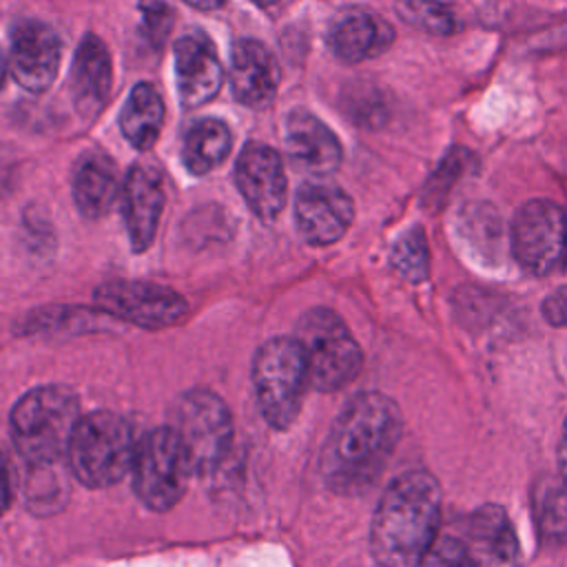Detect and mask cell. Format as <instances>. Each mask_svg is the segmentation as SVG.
<instances>
[{"label": "cell", "mask_w": 567, "mask_h": 567, "mask_svg": "<svg viewBox=\"0 0 567 567\" xmlns=\"http://www.w3.org/2000/svg\"><path fill=\"white\" fill-rule=\"evenodd\" d=\"M184 2L199 9V11H215V9L224 7L226 0H184Z\"/></svg>", "instance_id": "34"}, {"label": "cell", "mask_w": 567, "mask_h": 567, "mask_svg": "<svg viewBox=\"0 0 567 567\" xmlns=\"http://www.w3.org/2000/svg\"><path fill=\"white\" fill-rule=\"evenodd\" d=\"M135 434L131 423L115 412H91L80 419L69 452V470L93 489L120 483L135 463Z\"/></svg>", "instance_id": "4"}, {"label": "cell", "mask_w": 567, "mask_h": 567, "mask_svg": "<svg viewBox=\"0 0 567 567\" xmlns=\"http://www.w3.org/2000/svg\"><path fill=\"white\" fill-rule=\"evenodd\" d=\"M80 419V401L71 388L38 385L11 408L9 434L29 465H51L66 456Z\"/></svg>", "instance_id": "3"}, {"label": "cell", "mask_w": 567, "mask_h": 567, "mask_svg": "<svg viewBox=\"0 0 567 567\" xmlns=\"http://www.w3.org/2000/svg\"><path fill=\"white\" fill-rule=\"evenodd\" d=\"M235 184L261 221L277 219L286 204V173L275 148L248 142L235 162Z\"/></svg>", "instance_id": "12"}, {"label": "cell", "mask_w": 567, "mask_h": 567, "mask_svg": "<svg viewBox=\"0 0 567 567\" xmlns=\"http://www.w3.org/2000/svg\"><path fill=\"white\" fill-rule=\"evenodd\" d=\"M308 385V359L297 337H272L259 346L252 359V388L270 427L288 430L295 423Z\"/></svg>", "instance_id": "5"}, {"label": "cell", "mask_w": 567, "mask_h": 567, "mask_svg": "<svg viewBox=\"0 0 567 567\" xmlns=\"http://www.w3.org/2000/svg\"><path fill=\"white\" fill-rule=\"evenodd\" d=\"M512 252L534 275L560 268L567 259V210L551 199L525 202L512 219Z\"/></svg>", "instance_id": "9"}, {"label": "cell", "mask_w": 567, "mask_h": 567, "mask_svg": "<svg viewBox=\"0 0 567 567\" xmlns=\"http://www.w3.org/2000/svg\"><path fill=\"white\" fill-rule=\"evenodd\" d=\"M401 430V410L390 396L381 392L352 396L321 450L319 467L328 489L341 496L368 492L392 456Z\"/></svg>", "instance_id": "1"}, {"label": "cell", "mask_w": 567, "mask_h": 567, "mask_svg": "<svg viewBox=\"0 0 567 567\" xmlns=\"http://www.w3.org/2000/svg\"><path fill=\"white\" fill-rule=\"evenodd\" d=\"M532 509L543 543L554 545L567 536V485L563 478H538L532 494Z\"/></svg>", "instance_id": "24"}, {"label": "cell", "mask_w": 567, "mask_h": 567, "mask_svg": "<svg viewBox=\"0 0 567 567\" xmlns=\"http://www.w3.org/2000/svg\"><path fill=\"white\" fill-rule=\"evenodd\" d=\"M60 35L40 20H20L11 29L9 73L29 93L47 91L60 69Z\"/></svg>", "instance_id": "11"}, {"label": "cell", "mask_w": 567, "mask_h": 567, "mask_svg": "<svg viewBox=\"0 0 567 567\" xmlns=\"http://www.w3.org/2000/svg\"><path fill=\"white\" fill-rule=\"evenodd\" d=\"M113 84V62L106 44L89 33L75 49L73 66H71V97L75 111L93 120L102 113L104 104L109 102Z\"/></svg>", "instance_id": "20"}, {"label": "cell", "mask_w": 567, "mask_h": 567, "mask_svg": "<svg viewBox=\"0 0 567 567\" xmlns=\"http://www.w3.org/2000/svg\"><path fill=\"white\" fill-rule=\"evenodd\" d=\"M120 190V177L115 162L100 153L89 151L73 173V199L78 210L86 219H100L111 210Z\"/></svg>", "instance_id": "21"}, {"label": "cell", "mask_w": 567, "mask_h": 567, "mask_svg": "<svg viewBox=\"0 0 567 567\" xmlns=\"http://www.w3.org/2000/svg\"><path fill=\"white\" fill-rule=\"evenodd\" d=\"M140 13H142V33L151 47H162L168 38L175 11L171 0H140Z\"/></svg>", "instance_id": "29"}, {"label": "cell", "mask_w": 567, "mask_h": 567, "mask_svg": "<svg viewBox=\"0 0 567 567\" xmlns=\"http://www.w3.org/2000/svg\"><path fill=\"white\" fill-rule=\"evenodd\" d=\"M394 9L403 22L432 35H452L461 27L454 11L441 0H394Z\"/></svg>", "instance_id": "25"}, {"label": "cell", "mask_w": 567, "mask_h": 567, "mask_svg": "<svg viewBox=\"0 0 567 567\" xmlns=\"http://www.w3.org/2000/svg\"><path fill=\"white\" fill-rule=\"evenodd\" d=\"M461 221H463V235L467 237V241L476 252L487 257L498 255L503 228H501L498 215L489 206L485 204L467 206Z\"/></svg>", "instance_id": "26"}, {"label": "cell", "mask_w": 567, "mask_h": 567, "mask_svg": "<svg viewBox=\"0 0 567 567\" xmlns=\"http://www.w3.org/2000/svg\"><path fill=\"white\" fill-rule=\"evenodd\" d=\"M286 153L295 168L315 177L334 173L343 157L337 135L306 109H295L286 117Z\"/></svg>", "instance_id": "16"}, {"label": "cell", "mask_w": 567, "mask_h": 567, "mask_svg": "<svg viewBox=\"0 0 567 567\" xmlns=\"http://www.w3.org/2000/svg\"><path fill=\"white\" fill-rule=\"evenodd\" d=\"M390 264L410 281H423L430 272V252L425 233L416 226L405 233L392 248Z\"/></svg>", "instance_id": "27"}, {"label": "cell", "mask_w": 567, "mask_h": 567, "mask_svg": "<svg viewBox=\"0 0 567 567\" xmlns=\"http://www.w3.org/2000/svg\"><path fill=\"white\" fill-rule=\"evenodd\" d=\"M330 53L346 62L357 64L368 58L381 55L394 40L392 27L377 13L365 9H343L328 27Z\"/></svg>", "instance_id": "19"}, {"label": "cell", "mask_w": 567, "mask_h": 567, "mask_svg": "<svg viewBox=\"0 0 567 567\" xmlns=\"http://www.w3.org/2000/svg\"><path fill=\"white\" fill-rule=\"evenodd\" d=\"M230 146L233 135L221 120H197L184 135L182 164L193 175H206L228 157Z\"/></svg>", "instance_id": "23"}, {"label": "cell", "mask_w": 567, "mask_h": 567, "mask_svg": "<svg viewBox=\"0 0 567 567\" xmlns=\"http://www.w3.org/2000/svg\"><path fill=\"white\" fill-rule=\"evenodd\" d=\"M441 487L425 470L396 476L379 498L370 547L381 567H419L439 538Z\"/></svg>", "instance_id": "2"}, {"label": "cell", "mask_w": 567, "mask_h": 567, "mask_svg": "<svg viewBox=\"0 0 567 567\" xmlns=\"http://www.w3.org/2000/svg\"><path fill=\"white\" fill-rule=\"evenodd\" d=\"M131 472L140 503L153 512L173 509L182 501L190 474H195L182 441L168 425L151 430L137 443Z\"/></svg>", "instance_id": "8"}, {"label": "cell", "mask_w": 567, "mask_h": 567, "mask_svg": "<svg viewBox=\"0 0 567 567\" xmlns=\"http://www.w3.org/2000/svg\"><path fill=\"white\" fill-rule=\"evenodd\" d=\"M228 78L237 102L261 109L275 100L281 69L266 44L252 38H241L233 44Z\"/></svg>", "instance_id": "17"}, {"label": "cell", "mask_w": 567, "mask_h": 567, "mask_svg": "<svg viewBox=\"0 0 567 567\" xmlns=\"http://www.w3.org/2000/svg\"><path fill=\"white\" fill-rule=\"evenodd\" d=\"M558 472H560V478L563 483L567 485V419L563 423V430H560V439H558Z\"/></svg>", "instance_id": "33"}, {"label": "cell", "mask_w": 567, "mask_h": 567, "mask_svg": "<svg viewBox=\"0 0 567 567\" xmlns=\"http://www.w3.org/2000/svg\"><path fill=\"white\" fill-rule=\"evenodd\" d=\"M354 221V204L346 190L332 184L306 182L295 195V224L312 246L339 241Z\"/></svg>", "instance_id": "13"}, {"label": "cell", "mask_w": 567, "mask_h": 567, "mask_svg": "<svg viewBox=\"0 0 567 567\" xmlns=\"http://www.w3.org/2000/svg\"><path fill=\"white\" fill-rule=\"evenodd\" d=\"M463 543L476 567H523L516 529L501 505L487 503L474 509Z\"/></svg>", "instance_id": "18"}, {"label": "cell", "mask_w": 567, "mask_h": 567, "mask_svg": "<svg viewBox=\"0 0 567 567\" xmlns=\"http://www.w3.org/2000/svg\"><path fill=\"white\" fill-rule=\"evenodd\" d=\"M164 124V100L151 82H140L131 89L122 113L120 128L126 142L137 151H148L159 137Z\"/></svg>", "instance_id": "22"}, {"label": "cell", "mask_w": 567, "mask_h": 567, "mask_svg": "<svg viewBox=\"0 0 567 567\" xmlns=\"http://www.w3.org/2000/svg\"><path fill=\"white\" fill-rule=\"evenodd\" d=\"M419 567H476L467 545L454 536H439Z\"/></svg>", "instance_id": "30"}, {"label": "cell", "mask_w": 567, "mask_h": 567, "mask_svg": "<svg viewBox=\"0 0 567 567\" xmlns=\"http://www.w3.org/2000/svg\"><path fill=\"white\" fill-rule=\"evenodd\" d=\"M467 159H470V153H467L465 148H454V151L445 157V162L439 166L436 175L432 177V182H430V186H427V202H430V204L441 202V199L447 195V190L452 188L454 179L465 171Z\"/></svg>", "instance_id": "31"}, {"label": "cell", "mask_w": 567, "mask_h": 567, "mask_svg": "<svg viewBox=\"0 0 567 567\" xmlns=\"http://www.w3.org/2000/svg\"><path fill=\"white\" fill-rule=\"evenodd\" d=\"M543 317L551 326H567V286H560L545 297Z\"/></svg>", "instance_id": "32"}, {"label": "cell", "mask_w": 567, "mask_h": 567, "mask_svg": "<svg viewBox=\"0 0 567 567\" xmlns=\"http://www.w3.org/2000/svg\"><path fill=\"white\" fill-rule=\"evenodd\" d=\"M175 89L186 109L206 104L219 93L224 66L210 38L202 31L184 33L173 49Z\"/></svg>", "instance_id": "14"}, {"label": "cell", "mask_w": 567, "mask_h": 567, "mask_svg": "<svg viewBox=\"0 0 567 567\" xmlns=\"http://www.w3.org/2000/svg\"><path fill=\"white\" fill-rule=\"evenodd\" d=\"M33 474L27 483V505L33 512H53L66 494L64 481L58 474V463L31 465Z\"/></svg>", "instance_id": "28"}, {"label": "cell", "mask_w": 567, "mask_h": 567, "mask_svg": "<svg viewBox=\"0 0 567 567\" xmlns=\"http://www.w3.org/2000/svg\"><path fill=\"white\" fill-rule=\"evenodd\" d=\"M297 341L301 343L310 385L319 392H334L357 379L363 365V352L343 323L330 308H312L297 321Z\"/></svg>", "instance_id": "6"}, {"label": "cell", "mask_w": 567, "mask_h": 567, "mask_svg": "<svg viewBox=\"0 0 567 567\" xmlns=\"http://www.w3.org/2000/svg\"><path fill=\"white\" fill-rule=\"evenodd\" d=\"M164 179L151 164H135L122 182V213L131 248L146 250L157 233L164 213Z\"/></svg>", "instance_id": "15"}, {"label": "cell", "mask_w": 567, "mask_h": 567, "mask_svg": "<svg viewBox=\"0 0 567 567\" xmlns=\"http://www.w3.org/2000/svg\"><path fill=\"white\" fill-rule=\"evenodd\" d=\"M93 299L109 317L146 330L175 326L188 315V301L177 290L153 281H104L95 288Z\"/></svg>", "instance_id": "10"}, {"label": "cell", "mask_w": 567, "mask_h": 567, "mask_svg": "<svg viewBox=\"0 0 567 567\" xmlns=\"http://www.w3.org/2000/svg\"><path fill=\"white\" fill-rule=\"evenodd\" d=\"M257 7H261V9H268V7H275L279 0H252Z\"/></svg>", "instance_id": "35"}, {"label": "cell", "mask_w": 567, "mask_h": 567, "mask_svg": "<svg viewBox=\"0 0 567 567\" xmlns=\"http://www.w3.org/2000/svg\"><path fill=\"white\" fill-rule=\"evenodd\" d=\"M182 441L193 472L210 474L226 458L233 441V419L226 403L206 388L182 392L166 423Z\"/></svg>", "instance_id": "7"}]
</instances>
